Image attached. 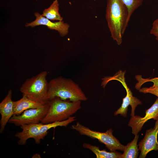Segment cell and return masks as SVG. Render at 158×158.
<instances>
[{
  "instance_id": "obj_20",
  "label": "cell",
  "mask_w": 158,
  "mask_h": 158,
  "mask_svg": "<svg viewBox=\"0 0 158 158\" xmlns=\"http://www.w3.org/2000/svg\"><path fill=\"white\" fill-rule=\"evenodd\" d=\"M41 155L39 154L36 153L34 154L32 156V158H41Z\"/></svg>"
},
{
  "instance_id": "obj_8",
  "label": "cell",
  "mask_w": 158,
  "mask_h": 158,
  "mask_svg": "<svg viewBox=\"0 0 158 158\" xmlns=\"http://www.w3.org/2000/svg\"><path fill=\"white\" fill-rule=\"evenodd\" d=\"M49 108L48 102L41 107L26 110L20 115H13L8 123L20 126L40 123L45 116Z\"/></svg>"
},
{
  "instance_id": "obj_1",
  "label": "cell",
  "mask_w": 158,
  "mask_h": 158,
  "mask_svg": "<svg viewBox=\"0 0 158 158\" xmlns=\"http://www.w3.org/2000/svg\"><path fill=\"white\" fill-rule=\"evenodd\" d=\"M128 10L122 0H107L105 17L111 37L118 45L128 26Z\"/></svg>"
},
{
  "instance_id": "obj_7",
  "label": "cell",
  "mask_w": 158,
  "mask_h": 158,
  "mask_svg": "<svg viewBox=\"0 0 158 158\" xmlns=\"http://www.w3.org/2000/svg\"><path fill=\"white\" fill-rule=\"evenodd\" d=\"M125 72L119 70L112 76L104 77L103 80L106 84L112 80H117L120 82L124 87L126 92V95L123 98L121 106L114 112V114L115 116L120 114L126 117L128 110V107L129 105L131 107L130 116L131 117L133 116H135V111L136 107L138 105L141 104L142 102L138 99L133 96L131 91L125 82Z\"/></svg>"
},
{
  "instance_id": "obj_15",
  "label": "cell",
  "mask_w": 158,
  "mask_h": 158,
  "mask_svg": "<svg viewBox=\"0 0 158 158\" xmlns=\"http://www.w3.org/2000/svg\"><path fill=\"white\" fill-rule=\"evenodd\" d=\"M83 147L92 152L97 158H121V154L115 151L108 152L105 150H100L99 147L89 143H85Z\"/></svg>"
},
{
  "instance_id": "obj_10",
  "label": "cell",
  "mask_w": 158,
  "mask_h": 158,
  "mask_svg": "<svg viewBox=\"0 0 158 158\" xmlns=\"http://www.w3.org/2000/svg\"><path fill=\"white\" fill-rule=\"evenodd\" d=\"M151 119L158 120V97L152 106L146 110L144 117L137 115L131 117L128 125L131 128L132 133L135 135L138 134L144 124Z\"/></svg>"
},
{
  "instance_id": "obj_2",
  "label": "cell",
  "mask_w": 158,
  "mask_h": 158,
  "mask_svg": "<svg viewBox=\"0 0 158 158\" xmlns=\"http://www.w3.org/2000/svg\"><path fill=\"white\" fill-rule=\"evenodd\" d=\"M49 101L55 97L71 102L85 101L87 98L79 85L72 80L59 76L48 82Z\"/></svg>"
},
{
  "instance_id": "obj_16",
  "label": "cell",
  "mask_w": 158,
  "mask_h": 158,
  "mask_svg": "<svg viewBox=\"0 0 158 158\" xmlns=\"http://www.w3.org/2000/svg\"><path fill=\"white\" fill-rule=\"evenodd\" d=\"M42 15L49 20H63V18L59 12L58 0H54L49 8L45 9Z\"/></svg>"
},
{
  "instance_id": "obj_19",
  "label": "cell",
  "mask_w": 158,
  "mask_h": 158,
  "mask_svg": "<svg viewBox=\"0 0 158 158\" xmlns=\"http://www.w3.org/2000/svg\"><path fill=\"white\" fill-rule=\"evenodd\" d=\"M150 33L155 37L156 40L158 42V18L153 22L150 30Z\"/></svg>"
},
{
  "instance_id": "obj_13",
  "label": "cell",
  "mask_w": 158,
  "mask_h": 158,
  "mask_svg": "<svg viewBox=\"0 0 158 158\" xmlns=\"http://www.w3.org/2000/svg\"><path fill=\"white\" fill-rule=\"evenodd\" d=\"M138 82L135 85L136 89L144 93H149L158 97V77L144 78L141 75L135 76Z\"/></svg>"
},
{
  "instance_id": "obj_11",
  "label": "cell",
  "mask_w": 158,
  "mask_h": 158,
  "mask_svg": "<svg viewBox=\"0 0 158 158\" xmlns=\"http://www.w3.org/2000/svg\"><path fill=\"white\" fill-rule=\"evenodd\" d=\"M36 19L35 20L30 23H27L25 25L26 27H35L40 25H45L51 30L57 31L61 37H64L67 35L68 32L70 25L63 21H59L57 22H52L44 17L37 12L34 14Z\"/></svg>"
},
{
  "instance_id": "obj_18",
  "label": "cell",
  "mask_w": 158,
  "mask_h": 158,
  "mask_svg": "<svg viewBox=\"0 0 158 158\" xmlns=\"http://www.w3.org/2000/svg\"><path fill=\"white\" fill-rule=\"evenodd\" d=\"M128 10V23L135 11L142 4L143 0H122Z\"/></svg>"
},
{
  "instance_id": "obj_12",
  "label": "cell",
  "mask_w": 158,
  "mask_h": 158,
  "mask_svg": "<svg viewBox=\"0 0 158 158\" xmlns=\"http://www.w3.org/2000/svg\"><path fill=\"white\" fill-rule=\"evenodd\" d=\"M12 91L10 89L0 103V133L4 131L7 123L14 115V101L12 99Z\"/></svg>"
},
{
  "instance_id": "obj_5",
  "label": "cell",
  "mask_w": 158,
  "mask_h": 158,
  "mask_svg": "<svg viewBox=\"0 0 158 158\" xmlns=\"http://www.w3.org/2000/svg\"><path fill=\"white\" fill-rule=\"evenodd\" d=\"M47 74L45 71L27 79L21 86L20 92L23 95L34 101L44 104L47 103L49 99Z\"/></svg>"
},
{
  "instance_id": "obj_3",
  "label": "cell",
  "mask_w": 158,
  "mask_h": 158,
  "mask_svg": "<svg viewBox=\"0 0 158 158\" xmlns=\"http://www.w3.org/2000/svg\"><path fill=\"white\" fill-rule=\"evenodd\" d=\"M75 116H72L68 119L61 121H57L48 123H40L25 125L20 126L22 130L18 132L15 136L19 140L18 142L20 145H25L29 139H33L36 143L39 144L47 134L48 130L52 128H55L58 126L66 127L76 120Z\"/></svg>"
},
{
  "instance_id": "obj_6",
  "label": "cell",
  "mask_w": 158,
  "mask_h": 158,
  "mask_svg": "<svg viewBox=\"0 0 158 158\" xmlns=\"http://www.w3.org/2000/svg\"><path fill=\"white\" fill-rule=\"evenodd\" d=\"M71 128L78 132L81 135H84L92 138L96 139L104 144L111 151L117 150L124 151L125 146L121 143L113 134V130L110 128L105 132H101L90 129L79 122L71 126Z\"/></svg>"
},
{
  "instance_id": "obj_9",
  "label": "cell",
  "mask_w": 158,
  "mask_h": 158,
  "mask_svg": "<svg viewBox=\"0 0 158 158\" xmlns=\"http://www.w3.org/2000/svg\"><path fill=\"white\" fill-rule=\"evenodd\" d=\"M158 120H156L153 128L147 130L144 138L138 145L140 151L139 158H145L152 150L158 151Z\"/></svg>"
},
{
  "instance_id": "obj_4",
  "label": "cell",
  "mask_w": 158,
  "mask_h": 158,
  "mask_svg": "<svg viewBox=\"0 0 158 158\" xmlns=\"http://www.w3.org/2000/svg\"><path fill=\"white\" fill-rule=\"evenodd\" d=\"M49 108L41 123H48L66 120L81 108V101L71 102L55 97L49 102Z\"/></svg>"
},
{
  "instance_id": "obj_17",
  "label": "cell",
  "mask_w": 158,
  "mask_h": 158,
  "mask_svg": "<svg viewBox=\"0 0 158 158\" xmlns=\"http://www.w3.org/2000/svg\"><path fill=\"white\" fill-rule=\"evenodd\" d=\"M138 138V134L135 135L133 140L125 146L124 152L121 154V158H136L138 157L139 150L137 145Z\"/></svg>"
},
{
  "instance_id": "obj_14",
  "label": "cell",
  "mask_w": 158,
  "mask_h": 158,
  "mask_svg": "<svg viewBox=\"0 0 158 158\" xmlns=\"http://www.w3.org/2000/svg\"><path fill=\"white\" fill-rule=\"evenodd\" d=\"M44 104L34 101L23 95L20 99L14 101V115H20L26 110L39 108Z\"/></svg>"
}]
</instances>
